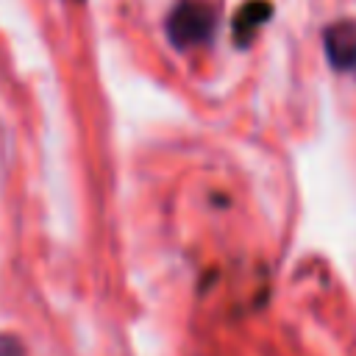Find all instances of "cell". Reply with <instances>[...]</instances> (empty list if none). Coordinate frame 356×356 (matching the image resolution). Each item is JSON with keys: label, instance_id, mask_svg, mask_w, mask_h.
<instances>
[{"label": "cell", "instance_id": "obj_1", "mask_svg": "<svg viewBox=\"0 0 356 356\" xmlns=\"http://www.w3.org/2000/svg\"><path fill=\"white\" fill-rule=\"evenodd\" d=\"M325 53L328 61L342 72H356V22L339 19L325 28Z\"/></svg>", "mask_w": 356, "mask_h": 356}]
</instances>
